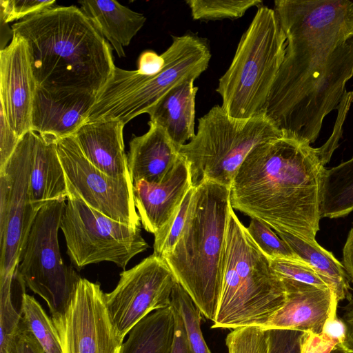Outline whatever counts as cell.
<instances>
[{"instance_id":"1","label":"cell","mask_w":353,"mask_h":353,"mask_svg":"<svg viewBox=\"0 0 353 353\" xmlns=\"http://www.w3.org/2000/svg\"><path fill=\"white\" fill-rule=\"evenodd\" d=\"M274 10L286 46L265 114L283 137L311 145L353 76V2L276 0Z\"/></svg>"},{"instance_id":"2","label":"cell","mask_w":353,"mask_h":353,"mask_svg":"<svg viewBox=\"0 0 353 353\" xmlns=\"http://www.w3.org/2000/svg\"><path fill=\"white\" fill-rule=\"evenodd\" d=\"M332 157L322 145L281 137L255 147L230 188L233 210L310 242L321 218V184Z\"/></svg>"},{"instance_id":"3","label":"cell","mask_w":353,"mask_h":353,"mask_svg":"<svg viewBox=\"0 0 353 353\" xmlns=\"http://www.w3.org/2000/svg\"><path fill=\"white\" fill-rule=\"evenodd\" d=\"M12 31L26 44L37 87L97 96L115 70L108 41L74 6L53 7L28 16L14 23Z\"/></svg>"},{"instance_id":"4","label":"cell","mask_w":353,"mask_h":353,"mask_svg":"<svg viewBox=\"0 0 353 353\" xmlns=\"http://www.w3.org/2000/svg\"><path fill=\"white\" fill-rule=\"evenodd\" d=\"M230 194V188L209 180L194 188L178 242L163 257L202 315L213 322L223 285Z\"/></svg>"},{"instance_id":"5","label":"cell","mask_w":353,"mask_h":353,"mask_svg":"<svg viewBox=\"0 0 353 353\" xmlns=\"http://www.w3.org/2000/svg\"><path fill=\"white\" fill-rule=\"evenodd\" d=\"M281 278L230 208L225 233L223 278L212 328L263 327L285 303Z\"/></svg>"},{"instance_id":"6","label":"cell","mask_w":353,"mask_h":353,"mask_svg":"<svg viewBox=\"0 0 353 353\" xmlns=\"http://www.w3.org/2000/svg\"><path fill=\"white\" fill-rule=\"evenodd\" d=\"M161 54L164 63L154 73L116 66L86 121L115 119L124 125L150 109L176 85L197 79L208 67L211 54L205 39L193 34L172 37ZM85 121V122H86Z\"/></svg>"},{"instance_id":"7","label":"cell","mask_w":353,"mask_h":353,"mask_svg":"<svg viewBox=\"0 0 353 353\" xmlns=\"http://www.w3.org/2000/svg\"><path fill=\"white\" fill-rule=\"evenodd\" d=\"M285 46L286 37L275 11L261 6L216 89L221 107L230 117L246 119L265 113Z\"/></svg>"},{"instance_id":"8","label":"cell","mask_w":353,"mask_h":353,"mask_svg":"<svg viewBox=\"0 0 353 353\" xmlns=\"http://www.w3.org/2000/svg\"><path fill=\"white\" fill-rule=\"evenodd\" d=\"M283 137L265 113L240 119L215 105L199 119L197 132L178 152L188 163L192 185L205 180L230 188L248 154L257 145Z\"/></svg>"},{"instance_id":"9","label":"cell","mask_w":353,"mask_h":353,"mask_svg":"<svg viewBox=\"0 0 353 353\" xmlns=\"http://www.w3.org/2000/svg\"><path fill=\"white\" fill-rule=\"evenodd\" d=\"M61 216L60 229L71 261L78 268L109 261L125 270L148 244L140 228L117 221L86 204L71 188Z\"/></svg>"},{"instance_id":"10","label":"cell","mask_w":353,"mask_h":353,"mask_svg":"<svg viewBox=\"0 0 353 353\" xmlns=\"http://www.w3.org/2000/svg\"><path fill=\"white\" fill-rule=\"evenodd\" d=\"M65 199L50 201L38 212L23 248L17 275L44 299L51 316L63 312L81 279L64 264L58 232Z\"/></svg>"},{"instance_id":"11","label":"cell","mask_w":353,"mask_h":353,"mask_svg":"<svg viewBox=\"0 0 353 353\" xmlns=\"http://www.w3.org/2000/svg\"><path fill=\"white\" fill-rule=\"evenodd\" d=\"M34 132L26 133L0 168V283L15 279L21 254L39 211L30 201Z\"/></svg>"},{"instance_id":"12","label":"cell","mask_w":353,"mask_h":353,"mask_svg":"<svg viewBox=\"0 0 353 353\" xmlns=\"http://www.w3.org/2000/svg\"><path fill=\"white\" fill-rule=\"evenodd\" d=\"M51 318L62 353H121L123 342L99 283L81 278L65 310Z\"/></svg>"},{"instance_id":"13","label":"cell","mask_w":353,"mask_h":353,"mask_svg":"<svg viewBox=\"0 0 353 353\" xmlns=\"http://www.w3.org/2000/svg\"><path fill=\"white\" fill-rule=\"evenodd\" d=\"M57 149L68 188L105 216L141 228L130 175L114 178L99 170L84 156L73 135L57 140Z\"/></svg>"},{"instance_id":"14","label":"cell","mask_w":353,"mask_h":353,"mask_svg":"<svg viewBox=\"0 0 353 353\" xmlns=\"http://www.w3.org/2000/svg\"><path fill=\"white\" fill-rule=\"evenodd\" d=\"M177 280L165 261L152 254L120 274L115 288L105 293L108 312L120 339L145 316L171 305Z\"/></svg>"},{"instance_id":"15","label":"cell","mask_w":353,"mask_h":353,"mask_svg":"<svg viewBox=\"0 0 353 353\" xmlns=\"http://www.w3.org/2000/svg\"><path fill=\"white\" fill-rule=\"evenodd\" d=\"M0 101L10 128L21 138L31 130V113L36 84L25 41L12 35L0 50Z\"/></svg>"},{"instance_id":"16","label":"cell","mask_w":353,"mask_h":353,"mask_svg":"<svg viewBox=\"0 0 353 353\" xmlns=\"http://www.w3.org/2000/svg\"><path fill=\"white\" fill-rule=\"evenodd\" d=\"M97 95L80 90L36 87L31 130L55 140L72 136L87 121Z\"/></svg>"},{"instance_id":"17","label":"cell","mask_w":353,"mask_h":353,"mask_svg":"<svg viewBox=\"0 0 353 353\" xmlns=\"http://www.w3.org/2000/svg\"><path fill=\"white\" fill-rule=\"evenodd\" d=\"M192 187L189 165L180 156L161 181L141 180L134 183V204L143 228L154 234L159 231L173 216Z\"/></svg>"},{"instance_id":"18","label":"cell","mask_w":353,"mask_h":353,"mask_svg":"<svg viewBox=\"0 0 353 353\" xmlns=\"http://www.w3.org/2000/svg\"><path fill=\"white\" fill-rule=\"evenodd\" d=\"M286 299L283 305L262 327L320 334L331 309L339 301L330 288H320L281 278Z\"/></svg>"},{"instance_id":"19","label":"cell","mask_w":353,"mask_h":353,"mask_svg":"<svg viewBox=\"0 0 353 353\" xmlns=\"http://www.w3.org/2000/svg\"><path fill=\"white\" fill-rule=\"evenodd\" d=\"M124 125L115 119L89 121L73 135L86 159L99 170L114 178L130 175L124 150Z\"/></svg>"},{"instance_id":"20","label":"cell","mask_w":353,"mask_h":353,"mask_svg":"<svg viewBox=\"0 0 353 353\" xmlns=\"http://www.w3.org/2000/svg\"><path fill=\"white\" fill-rule=\"evenodd\" d=\"M148 131L130 141L128 168L134 183L143 180L161 181L176 163L179 154L165 131L149 121Z\"/></svg>"},{"instance_id":"21","label":"cell","mask_w":353,"mask_h":353,"mask_svg":"<svg viewBox=\"0 0 353 353\" xmlns=\"http://www.w3.org/2000/svg\"><path fill=\"white\" fill-rule=\"evenodd\" d=\"M68 194L66 178L57 152V140L34 132L29 185L30 203L40 210L50 201L67 200Z\"/></svg>"},{"instance_id":"22","label":"cell","mask_w":353,"mask_h":353,"mask_svg":"<svg viewBox=\"0 0 353 353\" xmlns=\"http://www.w3.org/2000/svg\"><path fill=\"white\" fill-rule=\"evenodd\" d=\"M194 81L183 82L164 95L148 112L150 121L164 129L177 150L195 135Z\"/></svg>"},{"instance_id":"23","label":"cell","mask_w":353,"mask_h":353,"mask_svg":"<svg viewBox=\"0 0 353 353\" xmlns=\"http://www.w3.org/2000/svg\"><path fill=\"white\" fill-rule=\"evenodd\" d=\"M81 10L95 23L119 57H125L123 48L145 24V17L117 1L88 0L79 1Z\"/></svg>"},{"instance_id":"24","label":"cell","mask_w":353,"mask_h":353,"mask_svg":"<svg viewBox=\"0 0 353 353\" xmlns=\"http://www.w3.org/2000/svg\"><path fill=\"white\" fill-rule=\"evenodd\" d=\"M175 316L170 305L151 312L129 332L121 353H171Z\"/></svg>"},{"instance_id":"25","label":"cell","mask_w":353,"mask_h":353,"mask_svg":"<svg viewBox=\"0 0 353 353\" xmlns=\"http://www.w3.org/2000/svg\"><path fill=\"white\" fill-rule=\"evenodd\" d=\"M303 261L332 285L338 301L350 296V279L343 263L316 242H310L285 232H275Z\"/></svg>"},{"instance_id":"26","label":"cell","mask_w":353,"mask_h":353,"mask_svg":"<svg viewBox=\"0 0 353 353\" xmlns=\"http://www.w3.org/2000/svg\"><path fill=\"white\" fill-rule=\"evenodd\" d=\"M321 217L339 218L353 211V157L330 169L321 176Z\"/></svg>"},{"instance_id":"27","label":"cell","mask_w":353,"mask_h":353,"mask_svg":"<svg viewBox=\"0 0 353 353\" xmlns=\"http://www.w3.org/2000/svg\"><path fill=\"white\" fill-rule=\"evenodd\" d=\"M21 313L22 319L41 345L45 353H62L57 329L41 304L32 296L22 294Z\"/></svg>"},{"instance_id":"28","label":"cell","mask_w":353,"mask_h":353,"mask_svg":"<svg viewBox=\"0 0 353 353\" xmlns=\"http://www.w3.org/2000/svg\"><path fill=\"white\" fill-rule=\"evenodd\" d=\"M171 305L182 318L191 352L211 353L201 329L202 314L178 282L172 292Z\"/></svg>"},{"instance_id":"29","label":"cell","mask_w":353,"mask_h":353,"mask_svg":"<svg viewBox=\"0 0 353 353\" xmlns=\"http://www.w3.org/2000/svg\"><path fill=\"white\" fill-rule=\"evenodd\" d=\"M194 20L210 21L241 17L252 7H261V0H188Z\"/></svg>"},{"instance_id":"30","label":"cell","mask_w":353,"mask_h":353,"mask_svg":"<svg viewBox=\"0 0 353 353\" xmlns=\"http://www.w3.org/2000/svg\"><path fill=\"white\" fill-rule=\"evenodd\" d=\"M193 191L192 187L173 216L154 234L153 254L163 258L174 248L185 225Z\"/></svg>"},{"instance_id":"31","label":"cell","mask_w":353,"mask_h":353,"mask_svg":"<svg viewBox=\"0 0 353 353\" xmlns=\"http://www.w3.org/2000/svg\"><path fill=\"white\" fill-rule=\"evenodd\" d=\"M247 230L259 249L270 259L301 261L288 244L267 224L251 219Z\"/></svg>"},{"instance_id":"32","label":"cell","mask_w":353,"mask_h":353,"mask_svg":"<svg viewBox=\"0 0 353 353\" xmlns=\"http://www.w3.org/2000/svg\"><path fill=\"white\" fill-rule=\"evenodd\" d=\"M228 353H268L266 330L261 326L233 329L226 336Z\"/></svg>"},{"instance_id":"33","label":"cell","mask_w":353,"mask_h":353,"mask_svg":"<svg viewBox=\"0 0 353 353\" xmlns=\"http://www.w3.org/2000/svg\"><path fill=\"white\" fill-rule=\"evenodd\" d=\"M270 261L272 267L281 278L294 280L320 288H330L333 291L332 283L304 261L285 259H270Z\"/></svg>"},{"instance_id":"34","label":"cell","mask_w":353,"mask_h":353,"mask_svg":"<svg viewBox=\"0 0 353 353\" xmlns=\"http://www.w3.org/2000/svg\"><path fill=\"white\" fill-rule=\"evenodd\" d=\"M12 285L0 286V353L6 352L8 341L15 331L21 317V313L17 312L12 303Z\"/></svg>"},{"instance_id":"35","label":"cell","mask_w":353,"mask_h":353,"mask_svg":"<svg viewBox=\"0 0 353 353\" xmlns=\"http://www.w3.org/2000/svg\"><path fill=\"white\" fill-rule=\"evenodd\" d=\"M55 0H1V22L8 23L53 8Z\"/></svg>"},{"instance_id":"36","label":"cell","mask_w":353,"mask_h":353,"mask_svg":"<svg viewBox=\"0 0 353 353\" xmlns=\"http://www.w3.org/2000/svg\"><path fill=\"white\" fill-rule=\"evenodd\" d=\"M268 353H301L307 332L288 330L267 329Z\"/></svg>"},{"instance_id":"37","label":"cell","mask_w":353,"mask_h":353,"mask_svg":"<svg viewBox=\"0 0 353 353\" xmlns=\"http://www.w3.org/2000/svg\"><path fill=\"white\" fill-rule=\"evenodd\" d=\"M5 353H45L40 343L25 324L22 316L8 341Z\"/></svg>"},{"instance_id":"38","label":"cell","mask_w":353,"mask_h":353,"mask_svg":"<svg viewBox=\"0 0 353 353\" xmlns=\"http://www.w3.org/2000/svg\"><path fill=\"white\" fill-rule=\"evenodd\" d=\"M0 132V168H2L14 152L21 138L10 128L1 108Z\"/></svg>"},{"instance_id":"39","label":"cell","mask_w":353,"mask_h":353,"mask_svg":"<svg viewBox=\"0 0 353 353\" xmlns=\"http://www.w3.org/2000/svg\"><path fill=\"white\" fill-rule=\"evenodd\" d=\"M338 303H335L327 318L321 333L332 339L342 347L346 337V326L343 321L337 316Z\"/></svg>"},{"instance_id":"40","label":"cell","mask_w":353,"mask_h":353,"mask_svg":"<svg viewBox=\"0 0 353 353\" xmlns=\"http://www.w3.org/2000/svg\"><path fill=\"white\" fill-rule=\"evenodd\" d=\"M336 342L322 333L307 332L303 341L301 353H330Z\"/></svg>"},{"instance_id":"41","label":"cell","mask_w":353,"mask_h":353,"mask_svg":"<svg viewBox=\"0 0 353 353\" xmlns=\"http://www.w3.org/2000/svg\"><path fill=\"white\" fill-rule=\"evenodd\" d=\"M172 309L175 316V331L171 353H192L182 318L174 307Z\"/></svg>"},{"instance_id":"42","label":"cell","mask_w":353,"mask_h":353,"mask_svg":"<svg viewBox=\"0 0 353 353\" xmlns=\"http://www.w3.org/2000/svg\"><path fill=\"white\" fill-rule=\"evenodd\" d=\"M343 262L345 269L353 283V228L349 232L343 250ZM353 306V297L346 307Z\"/></svg>"},{"instance_id":"43","label":"cell","mask_w":353,"mask_h":353,"mask_svg":"<svg viewBox=\"0 0 353 353\" xmlns=\"http://www.w3.org/2000/svg\"><path fill=\"white\" fill-rule=\"evenodd\" d=\"M341 319L346 326V337L342 347L345 351H353V306L345 307Z\"/></svg>"},{"instance_id":"44","label":"cell","mask_w":353,"mask_h":353,"mask_svg":"<svg viewBox=\"0 0 353 353\" xmlns=\"http://www.w3.org/2000/svg\"><path fill=\"white\" fill-rule=\"evenodd\" d=\"M330 353H346V352L341 347L336 346Z\"/></svg>"},{"instance_id":"45","label":"cell","mask_w":353,"mask_h":353,"mask_svg":"<svg viewBox=\"0 0 353 353\" xmlns=\"http://www.w3.org/2000/svg\"><path fill=\"white\" fill-rule=\"evenodd\" d=\"M346 353H353V351H348V352H346Z\"/></svg>"},{"instance_id":"46","label":"cell","mask_w":353,"mask_h":353,"mask_svg":"<svg viewBox=\"0 0 353 353\" xmlns=\"http://www.w3.org/2000/svg\"><path fill=\"white\" fill-rule=\"evenodd\" d=\"M352 96H353V90L352 91Z\"/></svg>"}]
</instances>
